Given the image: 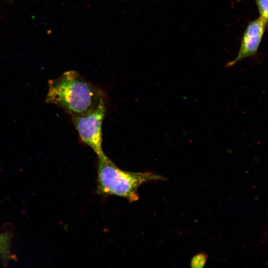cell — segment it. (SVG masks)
Wrapping results in <instances>:
<instances>
[{
  "mask_svg": "<svg viewBox=\"0 0 268 268\" xmlns=\"http://www.w3.org/2000/svg\"><path fill=\"white\" fill-rule=\"evenodd\" d=\"M208 257V255L204 252H200L196 254L191 259V267L194 268L203 267L207 262Z\"/></svg>",
  "mask_w": 268,
  "mask_h": 268,
  "instance_id": "8992f818",
  "label": "cell"
},
{
  "mask_svg": "<svg viewBox=\"0 0 268 268\" xmlns=\"http://www.w3.org/2000/svg\"><path fill=\"white\" fill-rule=\"evenodd\" d=\"M105 101L89 112L71 117L81 141L90 147L97 157L104 154L102 126L106 113Z\"/></svg>",
  "mask_w": 268,
  "mask_h": 268,
  "instance_id": "3957f363",
  "label": "cell"
},
{
  "mask_svg": "<svg viewBox=\"0 0 268 268\" xmlns=\"http://www.w3.org/2000/svg\"><path fill=\"white\" fill-rule=\"evenodd\" d=\"M267 21L259 16L247 25L242 36L236 57L228 62L225 67H230L241 60L254 56L258 51L264 35Z\"/></svg>",
  "mask_w": 268,
  "mask_h": 268,
  "instance_id": "277c9868",
  "label": "cell"
},
{
  "mask_svg": "<svg viewBox=\"0 0 268 268\" xmlns=\"http://www.w3.org/2000/svg\"><path fill=\"white\" fill-rule=\"evenodd\" d=\"M98 158L96 193L102 196L119 197L133 202L138 200L137 191L141 185L165 180L164 176L151 172L123 170L105 154Z\"/></svg>",
  "mask_w": 268,
  "mask_h": 268,
  "instance_id": "7a4b0ae2",
  "label": "cell"
},
{
  "mask_svg": "<svg viewBox=\"0 0 268 268\" xmlns=\"http://www.w3.org/2000/svg\"></svg>",
  "mask_w": 268,
  "mask_h": 268,
  "instance_id": "ba28073f",
  "label": "cell"
},
{
  "mask_svg": "<svg viewBox=\"0 0 268 268\" xmlns=\"http://www.w3.org/2000/svg\"><path fill=\"white\" fill-rule=\"evenodd\" d=\"M260 16L268 21V0H255Z\"/></svg>",
  "mask_w": 268,
  "mask_h": 268,
  "instance_id": "52a82bcc",
  "label": "cell"
},
{
  "mask_svg": "<svg viewBox=\"0 0 268 268\" xmlns=\"http://www.w3.org/2000/svg\"><path fill=\"white\" fill-rule=\"evenodd\" d=\"M12 237L9 232L0 233V259L4 264L15 259L10 250Z\"/></svg>",
  "mask_w": 268,
  "mask_h": 268,
  "instance_id": "5b68a950",
  "label": "cell"
},
{
  "mask_svg": "<svg viewBox=\"0 0 268 268\" xmlns=\"http://www.w3.org/2000/svg\"><path fill=\"white\" fill-rule=\"evenodd\" d=\"M48 85L45 102L60 106L71 117L85 114L105 101L103 91L74 70L49 80Z\"/></svg>",
  "mask_w": 268,
  "mask_h": 268,
  "instance_id": "6da1fadb",
  "label": "cell"
}]
</instances>
